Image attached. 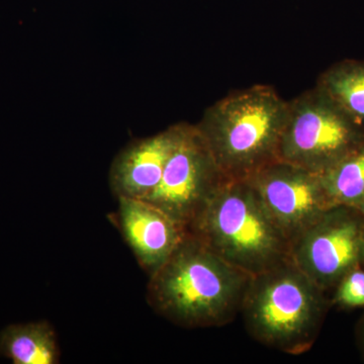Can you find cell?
<instances>
[{
	"label": "cell",
	"instance_id": "obj_1",
	"mask_svg": "<svg viewBox=\"0 0 364 364\" xmlns=\"http://www.w3.org/2000/svg\"><path fill=\"white\" fill-rule=\"evenodd\" d=\"M251 277L188 232L150 275L148 301L181 327H223L240 314Z\"/></svg>",
	"mask_w": 364,
	"mask_h": 364
},
{
	"label": "cell",
	"instance_id": "obj_2",
	"mask_svg": "<svg viewBox=\"0 0 364 364\" xmlns=\"http://www.w3.org/2000/svg\"><path fill=\"white\" fill-rule=\"evenodd\" d=\"M289 102L268 85L234 91L196 124L227 179L246 181L279 160Z\"/></svg>",
	"mask_w": 364,
	"mask_h": 364
},
{
	"label": "cell",
	"instance_id": "obj_3",
	"mask_svg": "<svg viewBox=\"0 0 364 364\" xmlns=\"http://www.w3.org/2000/svg\"><path fill=\"white\" fill-rule=\"evenodd\" d=\"M326 294L289 257L251 277L240 314L256 341L301 355L312 348L324 323Z\"/></svg>",
	"mask_w": 364,
	"mask_h": 364
},
{
	"label": "cell",
	"instance_id": "obj_4",
	"mask_svg": "<svg viewBox=\"0 0 364 364\" xmlns=\"http://www.w3.org/2000/svg\"><path fill=\"white\" fill-rule=\"evenodd\" d=\"M188 232L251 277L289 257V241L247 179H225Z\"/></svg>",
	"mask_w": 364,
	"mask_h": 364
},
{
	"label": "cell",
	"instance_id": "obj_5",
	"mask_svg": "<svg viewBox=\"0 0 364 364\" xmlns=\"http://www.w3.org/2000/svg\"><path fill=\"white\" fill-rule=\"evenodd\" d=\"M364 144V127L317 88L287 105L279 160L322 176Z\"/></svg>",
	"mask_w": 364,
	"mask_h": 364
},
{
	"label": "cell",
	"instance_id": "obj_6",
	"mask_svg": "<svg viewBox=\"0 0 364 364\" xmlns=\"http://www.w3.org/2000/svg\"><path fill=\"white\" fill-rule=\"evenodd\" d=\"M225 179L196 124H182L181 134L161 181L147 200L189 229Z\"/></svg>",
	"mask_w": 364,
	"mask_h": 364
},
{
	"label": "cell",
	"instance_id": "obj_7",
	"mask_svg": "<svg viewBox=\"0 0 364 364\" xmlns=\"http://www.w3.org/2000/svg\"><path fill=\"white\" fill-rule=\"evenodd\" d=\"M364 219L358 208L335 205L291 244L289 257L323 291L361 264Z\"/></svg>",
	"mask_w": 364,
	"mask_h": 364
},
{
	"label": "cell",
	"instance_id": "obj_8",
	"mask_svg": "<svg viewBox=\"0 0 364 364\" xmlns=\"http://www.w3.org/2000/svg\"><path fill=\"white\" fill-rule=\"evenodd\" d=\"M247 181L289 245L337 205L321 176L282 160L269 163Z\"/></svg>",
	"mask_w": 364,
	"mask_h": 364
},
{
	"label": "cell",
	"instance_id": "obj_9",
	"mask_svg": "<svg viewBox=\"0 0 364 364\" xmlns=\"http://www.w3.org/2000/svg\"><path fill=\"white\" fill-rule=\"evenodd\" d=\"M117 200L119 230L139 264L151 275L168 259L188 231L147 200L128 198Z\"/></svg>",
	"mask_w": 364,
	"mask_h": 364
},
{
	"label": "cell",
	"instance_id": "obj_10",
	"mask_svg": "<svg viewBox=\"0 0 364 364\" xmlns=\"http://www.w3.org/2000/svg\"><path fill=\"white\" fill-rule=\"evenodd\" d=\"M182 124L136 140L119 153L109 171V184L117 198L145 200L161 181L163 171L181 136Z\"/></svg>",
	"mask_w": 364,
	"mask_h": 364
},
{
	"label": "cell",
	"instance_id": "obj_11",
	"mask_svg": "<svg viewBox=\"0 0 364 364\" xmlns=\"http://www.w3.org/2000/svg\"><path fill=\"white\" fill-rule=\"evenodd\" d=\"M0 356L14 364H57L58 338L47 321L9 325L0 332Z\"/></svg>",
	"mask_w": 364,
	"mask_h": 364
},
{
	"label": "cell",
	"instance_id": "obj_12",
	"mask_svg": "<svg viewBox=\"0 0 364 364\" xmlns=\"http://www.w3.org/2000/svg\"><path fill=\"white\" fill-rule=\"evenodd\" d=\"M316 88L364 127V61L334 64L318 77Z\"/></svg>",
	"mask_w": 364,
	"mask_h": 364
},
{
	"label": "cell",
	"instance_id": "obj_13",
	"mask_svg": "<svg viewBox=\"0 0 364 364\" xmlns=\"http://www.w3.org/2000/svg\"><path fill=\"white\" fill-rule=\"evenodd\" d=\"M335 205L358 208L364 203V144L321 176Z\"/></svg>",
	"mask_w": 364,
	"mask_h": 364
},
{
	"label": "cell",
	"instance_id": "obj_14",
	"mask_svg": "<svg viewBox=\"0 0 364 364\" xmlns=\"http://www.w3.org/2000/svg\"><path fill=\"white\" fill-rule=\"evenodd\" d=\"M333 303L340 308L364 306V267L358 265L342 277L334 289Z\"/></svg>",
	"mask_w": 364,
	"mask_h": 364
},
{
	"label": "cell",
	"instance_id": "obj_15",
	"mask_svg": "<svg viewBox=\"0 0 364 364\" xmlns=\"http://www.w3.org/2000/svg\"><path fill=\"white\" fill-rule=\"evenodd\" d=\"M355 341L358 350L364 359V313L355 325Z\"/></svg>",
	"mask_w": 364,
	"mask_h": 364
},
{
	"label": "cell",
	"instance_id": "obj_16",
	"mask_svg": "<svg viewBox=\"0 0 364 364\" xmlns=\"http://www.w3.org/2000/svg\"><path fill=\"white\" fill-rule=\"evenodd\" d=\"M358 208L359 210V212L361 213V215H363V217L364 219V203H363V205H359V207H358Z\"/></svg>",
	"mask_w": 364,
	"mask_h": 364
},
{
	"label": "cell",
	"instance_id": "obj_17",
	"mask_svg": "<svg viewBox=\"0 0 364 364\" xmlns=\"http://www.w3.org/2000/svg\"><path fill=\"white\" fill-rule=\"evenodd\" d=\"M361 265L364 267V247L363 251V256H361Z\"/></svg>",
	"mask_w": 364,
	"mask_h": 364
}]
</instances>
